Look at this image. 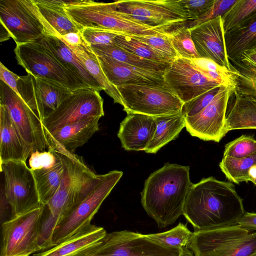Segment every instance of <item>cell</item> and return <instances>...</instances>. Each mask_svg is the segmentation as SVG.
Returning <instances> with one entry per match:
<instances>
[{
    "instance_id": "1",
    "label": "cell",
    "mask_w": 256,
    "mask_h": 256,
    "mask_svg": "<svg viewBox=\"0 0 256 256\" xmlns=\"http://www.w3.org/2000/svg\"><path fill=\"white\" fill-rule=\"evenodd\" d=\"M246 212L234 185L210 176L192 184L182 215L196 231L238 224Z\"/></svg>"
},
{
    "instance_id": "2",
    "label": "cell",
    "mask_w": 256,
    "mask_h": 256,
    "mask_svg": "<svg viewBox=\"0 0 256 256\" xmlns=\"http://www.w3.org/2000/svg\"><path fill=\"white\" fill-rule=\"evenodd\" d=\"M60 156L64 172L54 196L44 206L40 246L41 250L50 248L54 231L60 221L85 199L101 180L102 174H96L85 164L82 158L61 146H50Z\"/></svg>"
},
{
    "instance_id": "3",
    "label": "cell",
    "mask_w": 256,
    "mask_h": 256,
    "mask_svg": "<svg viewBox=\"0 0 256 256\" xmlns=\"http://www.w3.org/2000/svg\"><path fill=\"white\" fill-rule=\"evenodd\" d=\"M192 183L190 167L166 164L146 180L141 204L160 228H166L183 214L184 207Z\"/></svg>"
},
{
    "instance_id": "4",
    "label": "cell",
    "mask_w": 256,
    "mask_h": 256,
    "mask_svg": "<svg viewBox=\"0 0 256 256\" xmlns=\"http://www.w3.org/2000/svg\"><path fill=\"white\" fill-rule=\"evenodd\" d=\"M64 8L80 30L84 28L98 27L120 34L167 36L127 18L116 10L113 2L68 0Z\"/></svg>"
},
{
    "instance_id": "5",
    "label": "cell",
    "mask_w": 256,
    "mask_h": 256,
    "mask_svg": "<svg viewBox=\"0 0 256 256\" xmlns=\"http://www.w3.org/2000/svg\"><path fill=\"white\" fill-rule=\"evenodd\" d=\"M113 4L127 18L168 36L190 23L182 0H122Z\"/></svg>"
},
{
    "instance_id": "6",
    "label": "cell",
    "mask_w": 256,
    "mask_h": 256,
    "mask_svg": "<svg viewBox=\"0 0 256 256\" xmlns=\"http://www.w3.org/2000/svg\"><path fill=\"white\" fill-rule=\"evenodd\" d=\"M188 246L195 256H256V231L238 224L196 230Z\"/></svg>"
},
{
    "instance_id": "7",
    "label": "cell",
    "mask_w": 256,
    "mask_h": 256,
    "mask_svg": "<svg viewBox=\"0 0 256 256\" xmlns=\"http://www.w3.org/2000/svg\"><path fill=\"white\" fill-rule=\"evenodd\" d=\"M0 21L16 44L35 42L46 34L57 36L34 0H0Z\"/></svg>"
},
{
    "instance_id": "8",
    "label": "cell",
    "mask_w": 256,
    "mask_h": 256,
    "mask_svg": "<svg viewBox=\"0 0 256 256\" xmlns=\"http://www.w3.org/2000/svg\"><path fill=\"white\" fill-rule=\"evenodd\" d=\"M124 110L152 117L181 112L184 103L166 86L132 84L116 86Z\"/></svg>"
},
{
    "instance_id": "9",
    "label": "cell",
    "mask_w": 256,
    "mask_h": 256,
    "mask_svg": "<svg viewBox=\"0 0 256 256\" xmlns=\"http://www.w3.org/2000/svg\"><path fill=\"white\" fill-rule=\"evenodd\" d=\"M14 52L18 64L28 74L53 81L71 91L90 88L77 79L39 40L18 44Z\"/></svg>"
},
{
    "instance_id": "10",
    "label": "cell",
    "mask_w": 256,
    "mask_h": 256,
    "mask_svg": "<svg viewBox=\"0 0 256 256\" xmlns=\"http://www.w3.org/2000/svg\"><path fill=\"white\" fill-rule=\"evenodd\" d=\"M122 174V172L116 170L102 174L101 180L92 192L73 208L56 227L52 238L50 248L91 224L93 217Z\"/></svg>"
},
{
    "instance_id": "11",
    "label": "cell",
    "mask_w": 256,
    "mask_h": 256,
    "mask_svg": "<svg viewBox=\"0 0 256 256\" xmlns=\"http://www.w3.org/2000/svg\"><path fill=\"white\" fill-rule=\"evenodd\" d=\"M44 206L2 223L0 256H30L41 251L40 246Z\"/></svg>"
},
{
    "instance_id": "12",
    "label": "cell",
    "mask_w": 256,
    "mask_h": 256,
    "mask_svg": "<svg viewBox=\"0 0 256 256\" xmlns=\"http://www.w3.org/2000/svg\"><path fill=\"white\" fill-rule=\"evenodd\" d=\"M4 176V193L11 212V218L18 216L41 204L36 182L26 162L9 161L0 164Z\"/></svg>"
},
{
    "instance_id": "13",
    "label": "cell",
    "mask_w": 256,
    "mask_h": 256,
    "mask_svg": "<svg viewBox=\"0 0 256 256\" xmlns=\"http://www.w3.org/2000/svg\"><path fill=\"white\" fill-rule=\"evenodd\" d=\"M104 100L98 91L90 88L72 91L42 123L46 135L66 124L90 116H104Z\"/></svg>"
},
{
    "instance_id": "14",
    "label": "cell",
    "mask_w": 256,
    "mask_h": 256,
    "mask_svg": "<svg viewBox=\"0 0 256 256\" xmlns=\"http://www.w3.org/2000/svg\"><path fill=\"white\" fill-rule=\"evenodd\" d=\"M179 250L161 246L146 234L125 230L107 232L85 256H176Z\"/></svg>"
},
{
    "instance_id": "15",
    "label": "cell",
    "mask_w": 256,
    "mask_h": 256,
    "mask_svg": "<svg viewBox=\"0 0 256 256\" xmlns=\"http://www.w3.org/2000/svg\"><path fill=\"white\" fill-rule=\"evenodd\" d=\"M0 104L6 108L18 132L32 152L46 151L48 142L41 120L16 93L1 80Z\"/></svg>"
},
{
    "instance_id": "16",
    "label": "cell",
    "mask_w": 256,
    "mask_h": 256,
    "mask_svg": "<svg viewBox=\"0 0 256 256\" xmlns=\"http://www.w3.org/2000/svg\"><path fill=\"white\" fill-rule=\"evenodd\" d=\"M72 92L53 81L28 74L20 76L16 93L42 121L54 112Z\"/></svg>"
},
{
    "instance_id": "17",
    "label": "cell",
    "mask_w": 256,
    "mask_h": 256,
    "mask_svg": "<svg viewBox=\"0 0 256 256\" xmlns=\"http://www.w3.org/2000/svg\"><path fill=\"white\" fill-rule=\"evenodd\" d=\"M234 90L222 86L214 100L202 110L194 116L185 118V127L191 136L217 142L225 136L227 108Z\"/></svg>"
},
{
    "instance_id": "18",
    "label": "cell",
    "mask_w": 256,
    "mask_h": 256,
    "mask_svg": "<svg viewBox=\"0 0 256 256\" xmlns=\"http://www.w3.org/2000/svg\"><path fill=\"white\" fill-rule=\"evenodd\" d=\"M164 79L166 86L184 104L222 86L203 75L190 60L178 56L164 72Z\"/></svg>"
},
{
    "instance_id": "19",
    "label": "cell",
    "mask_w": 256,
    "mask_h": 256,
    "mask_svg": "<svg viewBox=\"0 0 256 256\" xmlns=\"http://www.w3.org/2000/svg\"><path fill=\"white\" fill-rule=\"evenodd\" d=\"M189 28L200 58L211 60L230 70H235L227 55L221 16Z\"/></svg>"
},
{
    "instance_id": "20",
    "label": "cell",
    "mask_w": 256,
    "mask_h": 256,
    "mask_svg": "<svg viewBox=\"0 0 256 256\" xmlns=\"http://www.w3.org/2000/svg\"><path fill=\"white\" fill-rule=\"evenodd\" d=\"M156 128L154 117L128 113L120 124L118 136L125 150L144 151L152 140Z\"/></svg>"
},
{
    "instance_id": "21",
    "label": "cell",
    "mask_w": 256,
    "mask_h": 256,
    "mask_svg": "<svg viewBox=\"0 0 256 256\" xmlns=\"http://www.w3.org/2000/svg\"><path fill=\"white\" fill-rule=\"evenodd\" d=\"M98 57L107 78L116 87L132 84L166 85L164 79V72L128 66L106 56Z\"/></svg>"
},
{
    "instance_id": "22",
    "label": "cell",
    "mask_w": 256,
    "mask_h": 256,
    "mask_svg": "<svg viewBox=\"0 0 256 256\" xmlns=\"http://www.w3.org/2000/svg\"><path fill=\"white\" fill-rule=\"evenodd\" d=\"M106 233L102 227L90 224L60 244L32 256H85L99 244Z\"/></svg>"
},
{
    "instance_id": "23",
    "label": "cell",
    "mask_w": 256,
    "mask_h": 256,
    "mask_svg": "<svg viewBox=\"0 0 256 256\" xmlns=\"http://www.w3.org/2000/svg\"><path fill=\"white\" fill-rule=\"evenodd\" d=\"M100 118L99 116L88 117L66 124L46 135L48 148L60 146L74 154L76 148L86 143L98 130Z\"/></svg>"
},
{
    "instance_id": "24",
    "label": "cell",
    "mask_w": 256,
    "mask_h": 256,
    "mask_svg": "<svg viewBox=\"0 0 256 256\" xmlns=\"http://www.w3.org/2000/svg\"><path fill=\"white\" fill-rule=\"evenodd\" d=\"M32 152L14 126L7 110L0 104V164L26 162Z\"/></svg>"
},
{
    "instance_id": "25",
    "label": "cell",
    "mask_w": 256,
    "mask_h": 256,
    "mask_svg": "<svg viewBox=\"0 0 256 256\" xmlns=\"http://www.w3.org/2000/svg\"><path fill=\"white\" fill-rule=\"evenodd\" d=\"M39 41L82 82L98 92L103 90L60 36L46 34Z\"/></svg>"
},
{
    "instance_id": "26",
    "label": "cell",
    "mask_w": 256,
    "mask_h": 256,
    "mask_svg": "<svg viewBox=\"0 0 256 256\" xmlns=\"http://www.w3.org/2000/svg\"><path fill=\"white\" fill-rule=\"evenodd\" d=\"M226 117L225 132L256 129V98L242 95L234 90Z\"/></svg>"
},
{
    "instance_id": "27",
    "label": "cell",
    "mask_w": 256,
    "mask_h": 256,
    "mask_svg": "<svg viewBox=\"0 0 256 256\" xmlns=\"http://www.w3.org/2000/svg\"><path fill=\"white\" fill-rule=\"evenodd\" d=\"M256 44V13L225 33V44L230 62H240L242 54Z\"/></svg>"
},
{
    "instance_id": "28",
    "label": "cell",
    "mask_w": 256,
    "mask_h": 256,
    "mask_svg": "<svg viewBox=\"0 0 256 256\" xmlns=\"http://www.w3.org/2000/svg\"><path fill=\"white\" fill-rule=\"evenodd\" d=\"M89 73L100 86L114 100V103L122 106L120 94L116 88L107 78L99 62L98 56L84 42L78 46H70L66 44Z\"/></svg>"
},
{
    "instance_id": "29",
    "label": "cell",
    "mask_w": 256,
    "mask_h": 256,
    "mask_svg": "<svg viewBox=\"0 0 256 256\" xmlns=\"http://www.w3.org/2000/svg\"><path fill=\"white\" fill-rule=\"evenodd\" d=\"M42 16L56 32L62 36L80 30L72 20L64 6L66 0H34Z\"/></svg>"
},
{
    "instance_id": "30",
    "label": "cell",
    "mask_w": 256,
    "mask_h": 256,
    "mask_svg": "<svg viewBox=\"0 0 256 256\" xmlns=\"http://www.w3.org/2000/svg\"><path fill=\"white\" fill-rule=\"evenodd\" d=\"M156 124L154 136L144 152L156 154L161 148L175 140L186 126L185 116L181 112L154 117Z\"/></svg>"
},
{
    "instance_id": "31",
    "label": "cell",
    "mask_w": 256,
    "mask_h": 256,
    "mask_svg": "<svg viewBox=\"0 0 256 256\" xmlns=\"http://www.w3.org/2000/svg\"><path fill=\"white\" fill-rule=\"evenodd\" d=\"M90 47L98 56H106L124 64L150 71L164 72L170 64L142 58L119 48L114 44L108 46H92Z\"/></svg>"
},
{
    "instance_id": "32",
    "label": "cell",
    "mask_w": 256,
    "mask_h": 256,
    "mask_svg": "<svg viewBox=\"0 0 256 256\" xmlns=\"http://www.w3.org/2000/svg\"><path fill=\"white\" fill-rule=\"evenodd\" d=\"M52 150L56 156L54 166L48 168L32 170L42 206L46 204L57 192L64 172V166L60 156L56 152Z\"/></svg>"
},
{
    "instance_id": "33",
    "label": "cell",
    "mask_w": 256,
    "mask_h": 256,
    "mask_svg": "<svg viewBox=\"0 0 256 256\" xmlns=\"http://www.w3.org/2000/svg\"><path fill=\"white\" fill-rule=\"evenodd\" d=\"M196 68L206 77L222 86L235 90L236 86V70H230L213 60L198 58L190 60Z\"/></svg>"
},
{
    "instance_id": "34",
    "label": "cell",
    "mask_w": 256,
    "mask_h": 256,
    "mask_svg": "<svg viewBox=\"0 0 256 256\" xmlns=\"http://www.w3.org/2000/svg\"><path fill=\"white\" fill-rule=\"evenodd\" d=\"M222 172L230 182L239 184L250 181V172L256 166V152L240 158L223 156L219 164Z\"/></svg>"
},
{
    "instance_id": "35",
    "label": "cell",
    "mask_w": 256,
    "mask_h": 256,
    "mask_svg": "<svg viewBox=\"0 0 256 256\" xmlns=\"http://www.w3.org/2000/svg\"><path fill=\"white\" fill-rule=\"evenodd\" d=\"M114 44L119 48L142 58L164 64H171L174 60L167 58L147 44L128 36H116Z\"/></svg>"
},
{
    "instance_id": "36",
    "label": "cell",
    "mask_w": 256,
    "mask_h": 256,
    "mask_svg": "<svg viewBox=\"0 0 256 256\" xmlns=\"http://www.w3.org/2000/svg\"><path fill=\"white\" fill-rule=\"evenodd\" d=\"M192 234L193 232L188 230L186 224L180 222L168 230L146 235L150 240L161 246L180 250L188 246Z\"/></svg>"
},
{
    "instance_id": "37",
    "label": "cell",
    "mask_w": 256,
    "mask_h": 256,
    "mask_svg": "<svg viewBox=\"0 0 256 256\" xmlns=\"http://www.w3.org/2000/svg\"><path fill=\"white\" fill-rule=\"evenodd\" d=\"M256 13V0H237L222 18L225 33Z\"/></svg>"
},
{
    "instance_id": "38",
    "label": "cell",
    "mask_w": 256,
    "mask_h": 256,
    "mask_svg": "<svg viewBox=\"0 0 256 256\" xmlns=\"http://www.w3.org/2000/svg\"><path fill=\"white\" fill-rule=\"evenodd\" d=\"M236 70V86L238 94L256 98V68L240 62H230Z\"/></svg>"
},
{
    "instance_id": "39",
    "label": "cell",
    "mask_w": 256,
    "mask_h": 256,
    "mask_svg": "<svg viewBox=\"0 0 256 256\" xmlns=\"http://www.w3.org/2000/svg\"><path fill=\"white\" fill-rule=\"evenodd\" d=\"M170 40L178 57L190 60L200 58L189 27L185 26L178 30L170 36Z\"/></svg>"
},
{
    "instance_id": "40",
    "label": "cell",
    "mask_w": 256,
    "mask_h": 256,
    "mask_svg": "<svg viewBox=\"0 0 256 256\" xmlns=\"http://www.w3.org/2000/svg\"><path fill=\"white\" fill-rule=\"evenodd\" d=\"M256 152V140L252 136L242 135L227 144L223 156L240 158Z\"/></svg>"
},
{
    "instance_id": "41",
    "label": "cell",
    "mask_w": 256,
    "mask_h": 256,
    "mask_svg": "<svg viewBox=\"0 0 256 256\" xmlns=\"http://www.w3.org/2000/svg\"><path fill=\"white\" fill-rule=\"evenodd\" d=\"M84 42L89 46H108L114 44L115 38L120 32L98 27L84 28L80 30Z\"/></svg>"
},
{
    "instance_id": "42",
    "label": "cell",
    "mask_w": 256,
    "mask_h": 256,
    "mask_svg": "<svg viewBox=\"0 0 256 256\" xmlns=\"http://www.w3.org/2000/svg\"><path fill=\"white\" fill-rule=\"evenodd\" d=\"M126 35L147 44L167 58L175 59L178 56L172 45L170 40V36L160 35Z\"/></svg>"
},
{
    "instance_id": "43",
    "label": "cell",
    "mask_w": 256,
    "mask_h": 256,
    "mask_svg": "<svg viewBox=\"0 0 256 256\" xmlns=\"http://www.w3.org/2000/svg\"><path fill=\"white\" fill-rule=\"evenodd\" d=\"M221 87L214 88L184 103L182 112L185 118L194 116L202 110L214 100Z\"/></svg>"
},
{
    "instance_id": "44",
    "label": "cell",
    "mask_w": 256,
    "mask_h": 256,
    "mask_svg": "<svg viewBox=\"0 0 256 256\" xmlns=\"http://www.w3.org/2000/svg\"><path fill=\"white\" fill-rule=\"evenodd\" d=\"M214 0H182L189 16L188 26L199 20L211 8Z\"/></svg>"
},
{
    "instance_id": "45",
    "label": "cell",
    "mask_w": 256,
    "mask_h": 256,
    "mask_svg": "<svg viewBox=\"0 0 256 256\" xmlns=\"http://www.w3.org/2000/svg\"><path fill=\"white\" fill-rule=\"evenodd\" d=\"M56 160L54 152L48 149V151H35L32 153L28 160L30 168L33 170L48 168L54 166Z\"/></svg>"
},
{
    "instance_id": "46",
    "label": "cell",
    "mask_w": 256,
    "mask_h": 256,
    "mask_svg": "<svg viewBox=\"0 0 256 256\" xmlns=\"http://www.w3.org/2000/svg\"><path fill=\"white\" fill-rule=\"evenodd\" d=\"M237 0H214L209 10L198 21L190 24L189 28L200 24L210 20L222 16Z\"/></svg>"
},
{
    "instance_id": "47",
    "label": "cell",
    "mask_w": 256,
    "mask_h": 256,
    "mask_svg": "<svg viewBox=\"0 0 256 256\" xmlns=\"http://www.w3.org/2000/svg\"><path fill=\"white\" fill-rule=\"evenodd\" d=\"M20 77L6 68L2 62L0 63V80L7 84L15 92H16Z\"/></svg>"
},
{
    "instance_id": "48",
    "label": "cell",
    "mask_w": 256,
    "mask_h": 256,
    "mask_svg": "<svg viewBox=\"0 0 256 256\" xmlns=\"http://www.w3.org/2000/svg\"><path fill=\"white\" fill-rule=\"evenodd\" d=\"M238 224L249 230L256 231V213L246 212Z\"/></svg>"
},
{
    "instance_id": "49",
    "label": "cell",
    "mask_w": 256,
    "mask_h": 256,
    "mask_svg": "<svg viewBox=\"0 0 256 256\" xmlns=\"http://www.w3.org/2000/svg\"><path fill=\"white\" fill-rule=\"evenodd\" d=\"M240 62L256 68V44L242 54Z\"/></svg>"
},
{
    "instance_id": "50",
    "label": "cell",
    "mask_w": 256,
    "mask_h": 256,
    "mask_svg": "<svg viewBox=\"0 0 256 256\" xmlns=\"http://www.w3.org/2000/svg\"><path fill=\"white\" fill-rule=\"evenodd\" d=\"M60 37L66 44L70 46H78L84 42L80 32H70Z\"/></svg>"
},
{
    "instance_id": "51",
    "label": "cell",
    "mask_w": 256,
    "mask_h": 256,
    "mask_svg": "<svg viewBox=\"0 0 256 256\" xmlns=\"http://www.w3.org/2000/svg\"><path fill=\"white\" fill-rule=\"evenodd\" d=\"M10 38L11 36L8 30L3 24H0V42L8 40Z\"/></svg>"
},
{
    "instance_id": "52",
    "label": "cell",
    "mask_w": 256,
    "mask_h": 256,
    "mask_svg": "<svg viewBox=\"0 0 256 256\" xmlns=\"http://www.w3.org/2000/svg\"><path fill=\"white\" fill-rule=\"evenodd\" d=\"M176 256H195L193 252L188 246H184L179 250L178 254Z\"/></svg>"
},
{
    "instance_id": "53",
    "label": "cell",
    "mask_w": 256,
    "mask_h": 256,
    "mask_svg": "<svg viewBox=\"0 0 256 256\" xmlns=\"http://www.w3.org/2000/svg\"><path fill=\"white\" fill-rule=\"evenodd\" d=\"M251 182L256 186V178L252 179Z\"/></svg>"
}]
</instances>
